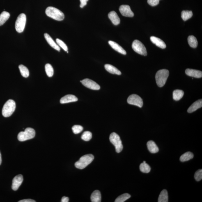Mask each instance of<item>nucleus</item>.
<instances>
[{
    "label": "nucleus",
    "instance_id": "nucleus-33",
    "mask_svg": "<svg viewBox=\"0 0 202 202\" xmlns=\"http://www.w3.org/2000/svg\"><path fill=\"white\" fill-rule=\"evenodd\" d=\"M92 137V134L91 133L88 132V131H86L83 133L82 136H81V139L85 141H90Z\"/></svg>",
    "mask_w": 202,
    "mask_h": 202
},
{
    "label": "nucleus",
    "instance_id": "nucleus-6",
    "mask_svg": "<svg viewBox=\"0 0 202 202\" xmlns=\"http://www.w3.org/2000/svg\"><path fill=\"white\" fill-rule=\"evenodd\" d=\"M109 140L115 146L116 151L117 153L121 152L123 149V146L119 136L116 133H113L110 136Z\"/></svg>",
    "mask_w": 202,
    "mask_h": 202
},
{
    "label": "nucleus",
    "instance_id": "nucleus-5",
    "mask_svg": "<svg viewBox=\"0 0 202 202\" xmlns=\"http://www.w3.org/2000/svg\"><path fill=\"white\" fill-rule=\"evenodd\" d=\"M35 131L31 128H27L24 132H20L18 135V139L20 141H24L33 139L35 137Z\"/></svg>",
    "mask_w": 202,
    "mask_h": 202
},
{
    "label": "nucleus",
    "instance_id": "nucleus-10",
    "mask_svg": "<svg viewBox=\"0 0 202 202\" xmlns=\"http://www.w3.org/2000/svg\"><path fill=\"white\" fill-rule=\"evenodd\" d=\"M80 82L86 87L90 89L95 90H100V86L95 81L89 79H85Z\"/></svg>",
    "mask_w": 202,
    "mask_h": 202
},
{
    "label": "nucleus",
    "instance_id": "nucleus-12",
    "mask_svg": "<svg viewBox=\"0 0 202 202\" xmlns=\"http://www.w3.org/2000/svg\"><path fill=\"white\" fill-rule=\"evenodd\" d=\"M23 181L22 175H19L15 177L12 180V190L16 191L18 190Z\"/></svg>",
    "mask_w": 202,
    "mask_h": 202
},
{
    "label": "nucleus",
    "instance_id": "nucleus-32",
    "mask_svg": "<svg viewBox=\"0 0 202 202\" xmlns=\"http://www.w3.org/2000/svg\"><path fill=\"white\" fill-rule=\"evenodd\" d=\"M130 197L131 196L130 194H127V193H125V194L121 195V196H118V197L116 198L115 202H124L126 201L129 198H130Z\"/></svg>",
    "mask_w": 202,
    "mask_h": 202
},
{
    "label": "nucleus",
    "instance_id": "nucleus-28",
    "mask_svg": "<svg viewBox=\"0 0 202 202\" xmlns=\"http://www.w3.org/2000/svg\"><path fill=\"white\" fill-rule=\"evenodd\" d=\"M19 69L21 75L23 77L27 78L29 76V70L27 67L24 65H19Z\"/></svg>",
    "mask_w": 202,
    "mask_h": 202
},
{
    "label": "nucleus",
    "instance_id": "nucleus-16",
    "mask_svg": "<svg viewBox=\"0 0 202 202\" xmlns=\"http://www.w3.org/2000/svg\"><path fill=\"white\" fill-rule=\"evenodd\" d=\"M150 40L151 42L156 45L162 49L166 48V45L165 42L161 39L156 37L152 36L150 37Z\"/></svg>",
    "mask_w": 202,
    "mask_h": 202
},
{
    "label": "nucleus",
    "instance_id": "nucleus-31",
    "mask_svg": "<svg viewBox=\"0 0 202 202\" xmlns=\"http://www.w3.org/2000/svg\"><path fill=\"white\" fill-rule=\"evenodd\" d=\"M45 70L46 74L49 77H53L54 75V69L52 65L49 64H47L45 65Z\"/></svg>",
    "mask_w": 202,
    "mask_h": 202
},
{
    "label": "nucleus",
    "instance_id": "nucleus-20",
    "mask_svg": "<svg viewBox=\"0 0 202 202\" xmlns=\"http://www.w3.org/2000/svg\"><path fill=\"white\" fill-rule=\"evenodd\" d=\"M148 149L151 153L155 154L159 151V148L156 143L154 141H148L147 143Z\"/></svg>",
    "mask_w": 202,
    "mask_h": 202
},
{
    "label": "nucleus",
    "instance_id": "nucleus-3",
    "mask_svg": "<svg viewBox=\"0 0 202 202\" xmlns=\"http://www.w3.org/2000/svg\"><path fill=\"white\" fill-rule=\"evenodd\" d=\"M16 108L15 103L13 100L10 99L5 103L2 110V114L5 117L11 116Z\"/></svg>",
    "mask_w": 202,
    "mask_h": 202
},
{
    "label": "nucleus",
    "instance_id": "nucleus-37",
    "mask_svg": "<svg viewBox=\"0 0 202 202\" xmlns=\"http://www.w3.org/2000/svg\"><path fill=\"white\" fill-rule=\"evenodd\" d=\"M160 0H148V3L150 6H155L159 4Z\"/></svg>",
    "mask_w": 202,
    "mask_h": 202
},
{
    "label": "nucleus",
    "instance_id": "nucleus-26",
    "mask_svg": "<svg viewBox=\"0 0 202 202\" xmlns=\"http://www.w3.org/2000/svg\"><path fill=\"white\" fill-rule=\"evenodd\" d=\"M184 92L181 90H176L173 92V99L176 101L180 100L183 96Z\"/></svg>",
    "mask_w": 202,
    "mask_h": 202
},
{
    "label": "nucleus",
    "instance_id": "nucleus-40",
    "mask_svg": "<svg viewBox=\"0 0 202 202\" xmlns=\"http://www.w3.org/2000/svg\"><path fill=\"white\" fill-rule=\"evenodd\" d=\"M69 201V198L68 197L63 196L62 198L61 202H68Z\"/></svg>",
    "mask_w": 202,
    "mask_h": 202
},
{
    "label": "nucleus",
    "instance_id": "nucleus-41",
    "mask_svg": "<svg viewBox=\"0 0 202 202\" xmlns=\"http://www.w3.org/2000/svg\"><path fill=\"white\" fill-rule=\"evenodd\" d=\"M2 156L1 152H0V165H1L2 163Z\"/></svg>",
    "mask_w": 202,
    "mask_h": 202
},
{
    "label": "nucleus",
    "instance_id": "nucleus-23",
    "mask_svg": "<svg viewBox=\"0 0 202 202\" xmlns=\"http://www.w3.org/2000/svg\"><path fill=\"white\" fill-rule=\"evenodd\" d=\"M10 14L8 12L3 11L0 15V26H2L8 20L10 17Z\"/></svg>",
    "mask_w": 202,
    "mask_h": 202
},
{
    "label": "nucleus",
    "instance_id": "nucleus-22",
    "mask_svg": "<svg viewBox=\"0 0 202 202\" xmlns=\"http://www.w3.org/2000/svg\"><path fill=\"white\" fill-rule=\"evenodd\" d=\"M92 202H100L101 201V195L100 191L95 190L92 193L91 196Z\"/></svg>",
    "mask_w": 202,
    "mask_h": 202
},
{
    "label": "nucleus",
    "instance_id": "nucleus-9",
    "mask_svg": "<svg viewBox=\"0 0 202 202\" xmlns=\"http://www.w3.org/2000/svg\"><path fill=\"white\" fill-rule=\"evenodd\" d=\"M127 102L129 104L135 105L139 107H141L143 105V101L142 99L139 95H132L127 99Z\"/></svg>",
    "mask_w": 202,
    "mask_h": 202
},
{
    "label": "nucleus",
    "instance_id": "nucleus-29",
    "mask_svg": "<svg viewBox=\"0 0 202 202\" xmlns=\"http://www.w3.org/2000/svg\"><path fill=\"white\" fill-rule=\"evenodd\" d=\"M140 170L143 173H148L150 171V166L148 164L146 163V161H143V162L140 165Z\"/></svg>",
    "mask_w": 202,
    "mask_h": 202
},
{
    "label": "nucleus",
    "instance_id": "nucleus-15",
    "mask_svg": "<svg viewBox=\"0 0 202 202\" xmlns=\"http://www.w3.org/2000/svg\"><path fill=\"white\" fill-rule=\"evenodd\" d=\"M44 37L48 43L50 45L51 47L56 49L58 51L60 50V47L57 44L51 37L49 36L48 34L45 33L44 35Z\"/></svg>",
    "mask_w": 202,
    "mask_h": 202
},
{
    "label": "nucleus",
    "instance_id": "nucleus-7",
    "mask_svg": "<svg viewBox=\"0 0 202 202\" xmlns=\"http://www.w3.org/2000/svg\"><path fill=\"white\" fill-rule=\"evenodd\" d=\"M26 22V15L24 13L21 14L17 17L15 24L16 31L18 33L23 32Z\"/></svg>",
    "mask_w": 202,
    "mask_h": 202
},
{
    "label": "nucleus",
    "instance_id": "nucleus-27",
    "mask_svg": "<svg viewBox=\"0 0 202 202\" xmlns=\"http://www.w3.org/2000/svg\"><path fill=\"white\" fill-rule=\"evenodd\" d=\"M194 158V154L192 152H186L180 157V160L181 162H185L190 160Z\"/></svg>",
    "mask_w": 202,
    "mask_h": 202
},
{
    "label": "nucleus",
    "instance_id": "nucleus-21",
    "mask_svg": "<svg viewBox=\"0 0 202 202\" xmlns=\"http://www.w3.org/2000/svg\"><path fill=\"white\" fill-rule=\"evenodd\" d=\"M104 67H105L106 70L110 73L116 74L117 75H120L121 74V72H120V71L112 65L106 64L104 65Z\"/></svg>",
    "mask_w": 202,
    "mask_h": 202
},
{
    "label": "nucleus",
    "instance_id": "nucleus-14",
    "mask_svg": "<svg viewBox=\"0 0 202 202\" xmlns=\"http://www.w3.org/2000/svg\"><path fill=\"white\" fill-rule=\"evenodd\" d=\"M185 73L189 77L201 78L202 77V72L201 71L187 69L185 70Z\"/></svg>",
    "mask_w": 202,
    "mask_h": 202
},
{
    "label": "nucleus",
    "instance_id": "nucleus-36",
    "mask_svg": "<svg viewBox=\"0 0 202 202\" xmlns=\"http://www.w3.org/2000/svg\"><path fill=\"white\" fill-rule=\"evenodd\" d=\"M194 178L197 181H200L202 179V170H198L196 172L194 175Z\"/></svg>",
    "mask_w": 202,
    "mask_h": 202
},
{
    "label": "nucleus",
    "instance_id": "nucleus-2",
    "mask_svg": "<svg viewBox=\"0 0 202 202\" xmlns=\"http://www.w3.org/2000/svg\"><path fill=\"white\" fill-rule=\"evenodd\" d=\"M169 75V71L166 69L160 70L155 75L156 81L159 87H162L166 84Z\"/></svg>",
    "mask_w": 202,
    "mask_h": 202
},
{
    "label": "nucleus",
    "instance_id": "nucleus-34",
    "mask_svg": "<svg viewBox=\"0 0 202 202\" xmlns=\"http://www.w3.org/2000/svg\"><path fill=\"white\" fill-rule=\"evenodd\" d=\"M73 132L75 134H78L82 132L83 128L81 125H75L72 127Z\"/></svg>",
    "mask_w": 202,
    "mask_h": 202
},
{
    "label": "nucleus",
    "instance_id": "nucleus-19",
    "mask_svg": "<svg viewBox=\"0 0 202 202\" xmlns=\"http://www.w3.org/2000/svg\"><path fill=\"white\" fill-rule=\"evenodd\" d=\"M202 106V99L196 101L191 105L187 110V112L191 113L196 111L198 109L201 108Z\"/></svg>",
    "mask_w": 202,
    "mask_h": 202
},
{
    "label": "nucleus",
    "instance_id": "nucleus-24",
    "mask_svg": "<svg viewBox=\"0 0 202 202\" xmlns=\"http://www.w3.org/2000/svg\"><path fill=\"white\" fill-rule=\"evenodd\" d=\"M168 194L167 191L166 189L161 191L159 196L158 202H168Z\"/></svg>",
    "mask_w": 202,
    "mask_h": 202
},
{
    "label": "nucleus",
    "instance_id": "nucleus-30",
    "mask_svg": "<svg viewBox=\"0 0 202 202\" xmlns=\"http://www.w3.org/2000/svg\"><path fill=\"white\" fill-rule=\"evenodd\" d=\"M193 13L191 11H183L182 12L181 17L184 21H186L191 18L192 16Z\"/></svg>",
    "mask_w": 202,
    "mask_h": 202
},
{
    "label": "nucleus",
    "instance_id": "nucleus-18",
    "mask_svg": "<svg viewBox=\"0 0 202 202\" xmlns=\"http://www.w3.org/2000/svg\"><path fill=\"white\" fill-rule=\"evenodd\" d=\"M108 42L110 45L114 50L122 54L126 55V51L121 46L119 45L117 43H116V42L111 41V40H110Z\"/></svg>",
    "mask_w": 202,
    "mask_h": 202
},
{
    "label": "nucleus",
    "instance_id": "nucleus-17",
    "mask_svg": "<svg viewBox=\"0 0 202 202\" xmlns=\"http://www.w3.org/2000/svg\"><path fill=\"white\" fill-rule=\"evenodd\" d=\"M108 17L115 25H118L120 24V18L116 12L112 11L110 12L108 14Z\"/></svg>",
    "mask_w": 202,
    "mask_h": 202
},
{
    "label": "nucleus",
    "instance_id": "nucleus-11",
    "mask_svg": "<svg viewBox=\"0 0 202 202\" xmlns=\"http://www.w3.org/2000/svg\"><path fill=\"white\" fill-rule=\"evenodd\" d=\"M119 11L121 15L126 17H132L134 14L128 5H122L120 7Z\"/></svg>",
    "mask_w": 202,
    "mask_h": 202
},
{
    "label": "nucleus",
    "instance_id": "nucleus-8",
    "mask_svg": "<svg viewBox=\"0 0 202 202\" xmlns=\"http://www.w3.org/2000/svg\"><path fill=\"white\" fill-rule=\"evenodd\" d=\"M132 47L136 53L144 56H146L147 52L146 47L141 41L138 40H134L133 42Z\"/></svg>",
    "mask_w": 202,
    "mask_h": 202
},
{
    "label": "nucleus",
    "instance_id": "nucleus-1",
    "mask_svg": "<svg viewBox=\"0 0 202 202\" xmlns=\"http://www.w3.org/2000/svg\"><path fill=\"white\" fill-rule=\"evenodd\" d=\"M46 15L56 20L61 21L65 18L64 14L61 11L54 7L49 6L46 9Z\"/></svg>",
    "mask_w": 202,
    "mask_h": 202
},
{
    "label": "nucleus",
    "instance_id": "nucleus-25",
    "mask_svg": "<svg viewBox=\"0 0 202 202\" xmlns=\"http://www.w3.org/2000/svg\"><path fill=\"white\" fill-rule=\"evenodd\" d=\"M188 42L189 45L193 48H196L197 47L198 42L197 39L194 36H190L188 37Z\"/></svg>",
    "mask_w": 202,
    "mask_h": 202
},
{
    "label": "nucleus",
    "instance_id": "nucleus-39",
    "mask_svg": "<svg viewBox=\"0 0 202 202\" xmlns=\"http://www.w3.org/2000/svg\"><path fill=\"white\" fill-rule=\"evenodd\" d=\"M36 201H35L33 200L28 199H25L20 201H19V202H35Z\"/></svg>",
    "mask_w": 202,
    "mask_h": 202
},
{
    "label": "nucleus",
    "instance_id": "nucleus-38",
    "mask_svg": "<svg viewBox=\"0 0 202 202\" xmlns=\"http://www.w3.org/2000/svg\"><path fill=\"white\" fill-rule=\"evenodd\" d=\"M89 1V0H80L81 2L80 5V6L81 8H83L87 4V2Z\"/></svg>",
    "mask_w": 202,
    "mask_h": 202
},
{
    "label": "nucleus",
    "instance_id": "nucleus-13",
    "mask_svg": "<svg viewBox=\"0 0 202 202\" xmlns=\"http://www.w3.org/2000/svg\"><path fill=\"white\" fill-rule=\"evenodd\" d=\"M78 100V99L75 95H69L62 97L60 99V102L61 104H65L77 102Z\"/></svg>",
    "mask_w": 202,
    "mask_h": 202
},
{
    "label": "nucleus",
    "instance_id": "nucleus-4",
    "mask_svg": "<svg viewBox=\"0 0 202 202\" xmlns=\"http://www.w3.org/2000/svg\"><path fill=\"white\" fill-rule=\"evenodd\" d=\"M94 159V156L92 154H88L83 156L78 161L75 163V167L79 169H84L91 163Z\"/></svg>",
    "mask_w": 202,
    "mask_h": 202
},
{
    "label": "nucleus",
    "instance_id": "nucleus-35",
    "mask_svg": "<svg viewBox=\"0 0 202 202\" xmlns=\"http://www.w3.org/2000/svg\"><path fill=\"white\" fill-rule=\"evenodd\" d=\"M56 41L57 45L62 48L65 51H68V48H67V46L62 40H60L59 39H57Z\"/></svg>",
    "mask_w": 202,
    "mask_h": 202
}]
</instances>
